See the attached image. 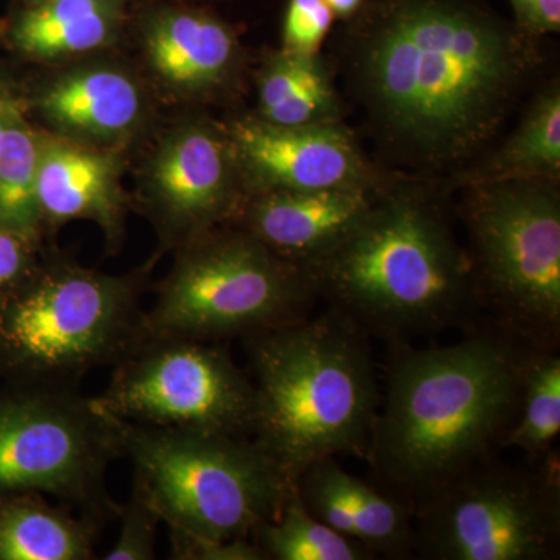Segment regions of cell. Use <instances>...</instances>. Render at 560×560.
<instances>
[{"mask_svg":"<svg viewBox=\"0 0 560 560\" xmlns=\"http://www.w3.org/2000/svg\"><path fill=\"white\" fill-rule=\"evenodd\" d=\"M158 260L108 275L47 243L0 300V372L18 385L80 388L90 372L116 368L149 338L142 300Z\"/></svg>","mask_w":560,"mask_h":560,"instance_id":"obj_5","label":"cell"},{"mask_svg":"<svg viewBox=\"0 0 560 560\" xmlns=\"http://www.w3.org/2000/svg\"><path fill=\"white\" fill-rule=\"evenodd\" d=\"M121 456L120 420L80 388L18 385L0 399V500L38 493L105 525L119 515L106 475Z\"/></svg>","mask_w":560,"mask_h":560,"instance_id":"obj_9","label":"cell"},{"mask_svg":"<svg viewBox=\"0 0 560 560\" xmlns=\"http://www.w3.org/2000/svg\"><path fill=\"white\" fill-rule=\"evenodd\" d=\"M246 197L264 191L377 189L390 173L361 149L345 120L279 127L254 113L223 119Z\"/></svg>","mask_w":560,"mask_h":560,"instance_id":"obj_15","label":"cell"},{"mask_svg":"<svg viewBox=\"0 0 560 560\" xmlns=\"http://www.w3.org/2000/svg\"><path fill=\"white\" fill-rule=\"evenodd\" d=\"M40 130L27 114L0 136V228L47 243L38 206Z\"/></svg>","mask_w":560,"mask_h":560,"instance_id":"obj_23","label":"cell"},{"mask_svg":"<svg viewBox=\"0 0 560 560\" xmlns=\"http://www.w3.org/2000/svg\"><path fill=\"white\" fill-rule=\"evenodd\" d=\"M259 119L279 127H307L345 120L335 73L323 54L265 49L250 70Z\"/></svg>","mask_w":560,"mask_h":560,"instance_id":"obj_21","label":"cell"},{"mask_svg":"<svg viewBox=\"0 0 560 560\" xmlns=\"http://www.w3.org/2000/svg\"><path fill=\"white\" fill-rule=\"evenodd\" d=\"M127 43L165 109L231 106L248 90V49L238 28L212 5L138 0Z\"/></svg>","mask_w":560,"mask_h":560,"instance_id":"obj_13","label":"cell"},{"mask_svg":"<svg viewBox=\"0 0 560 560\" xmlns=\"http://www.w3.org/2000/svg\"><path fill=\"white\" fill-rule=\"evenodd\" d=\"M40 130V128H39ZM131 154L98 149L40 130L38 206L47 241L70 221H92L101 228L106 250L117 254L132 210L124 175Z\"/></svg>","mask_w":560,"mask_h":560,"instance_id":"obj_16","label":"cell"},{"mask_svg":"<svg viewBox=\"0 0 560 560\" xmlns=\"http://www.w3.org/2000/svg\"><path fill=\"white\" fill-rule=\"evenodd\" d=\"M463 220L481 307L534 348L560 338V179L481 184Z\"/></svg>","mask_w":560,"mask_h":560,"instance_id":"obj_8","label":"cell"},{"mask_svg":"<svg viewBox=\"0 0 560 560\" xmlns=\"http://www.w3.org/2000/svg\"><path fill=\"white\" fill-rule=\"evenodd\" d=\"M28 119L49 135L132 154L165 113L132 58L120 50L40 68L22 81Z\"/></svg>","mask_w":560,"mask_h":560,"instance_id":"obj_14","label":"cell"},{"mask_svg":"<svg viewBox=\"0 0 560 560\" xmlns=\"http://www.w3.org/2000/svg\"><path fill=\"white\" fill-rule=\"evenodd\" d=\"M124 456L171 534L172 559L219 560L278 517L293 486L250 438L121 422Z\"/></svg>","mask_w":560,"mask_h":560,"instance_id":"obj_6","label":"cell"},{"mask_svg":"<svg viewBox=\"0 0 560 560\" xmlns=\"http://www.w3.org/2000/svg\"><path fill=\"white\" fill-rule=\"evenodd\" d=\"M540 40L478 0H366L338 57L372 130L420 176L492 147L544 65Z\"/></svg>","mask_w":560,"mask_h":560,"instance_id":"obj_1","label":"cell"},{"mask_svg":"<svg viewBox=\"0 0 560 560\" xmlns=\"http://www.w3.org/2000/svg\"><path fill=\"white\" fill-rule=\"evenodd\" d=\"M492 456L460 471L412 506L416 558L559 559L558 456L525 467Z\"/></svg>","mask_w":560,"mask_h":560,"instance_id":"obj_10","label":"cell"},{"mask_svg":"<svg viewBox=\"0 0 560 560\" xmlns=\"http://www.w3.org/2000/svg\"><path fill=\"white\" fill-rule=\"evenodd\" d=\"M560 179V83L537 88L521 121L499 145L447 176L445 191L508 180Z\"/></svg>","mask_w":560,"mask_h":560,"instance_id":"obj_20","label":"cell"},{"mask_svg":"<svg viewBox=\"0 0 560 560\" xmlns=\"http://www.w3.org/2000/svg\"><path fill=\"white\" fill-rule=\"evenodd\" d=\"M242 340L256 394L250 440L293 488L313 460L366 458L382 399L370 335L329 308Z\"/></svg>","mask_w":560,"mask_h":560,"instance_id":"obj_4","label":"cell"},{"mask_svg":"<svg viewBox=\"0 0 560 560\" xmlns=\"http://www.w3.org/2000/svg\"><path fill=\"white\" fill-rule=\"evenodd\" d=\"M560 433V357L556 350L534 349L523 381L517 418L501 448H517L529 463L555 455Z\"/></svg>","mask_w":560,"mask_h":560,"instance_id":"obj_24","label":"cell"},{"mask_svg":"<svg viewBox=\"0 0 560 560\" xmlns=\"http://www.w3.org/2000/svg\"><path fill=\"white\" fill-rule=\"evenodd\" d=\"M514 24L533 38L560 32V0H510Z\"/></svg>","mask_w":560,"mask_h":560,"instance_id":"obj_29","label":"cell"},{"mask_svg":"<svg viewBox=\"0 0 560 560\" xmlns=\"http://www.w3.org/2000/svg\"><path fill=\"white\" fill-rule=\"evenodd\" d=\"M113 370L106 389L92 396L110 418L161 429L253 434V382L220 342L149 337Z\"/></svg>","mask_w":560,"mask_h":560,"instance_id":"obj_12","label":"cell"},{"mask_svg":"<svg viewBox=\"0 0 560 560\" xmlns=\"http://www.w3.org/2000/svg\"><path fill=\"white\" fill-rule=\"evenodd\" d=\"M138 0H46L0 22V46L38 68L120 50Z\"/></svg>","mask_w":560,"mask_h":560,"instance_id":"obj_19","label":"cell"},{"mask_svg":"<svg viewBox=\"0 0 560 560\" xmlns=\"http://www.w3.org/2000/svg\"><path fill=\"white\" fill-rule=\"evenodd\" d=\"M445 194L436 180L390 173L360 223L302 268L315 296L390 345L471 326L481 301Z\"/></svg>","mask_w":560,"mask_h":560,"instance_id":"obj_3","label":"cell"},{"mask_svg":"<svg viewBox=\"0 0 560 560\" xmlns=\"http://www.w3.org/2000/svg\"><path fill=\"white\" fill-rule=\"evenodd\" d=\"M294 490L316 521L377 558L415 559L412 508L400 497L350 474L337 456L313 460Z\"/></svg>","mask_w":560,"mask_h":560,"instance_id":"obj_17","label":"cell"},{"mask_svg":"<svg viewBox=\"0 0 560 560\" xmlns=\"http://www.w3.org/2000/svg\"><path fill=\"white\" fill-rule=\"evenodd\" d=\"M47 243L0 228V300L32 275Z\"/></svg>","mask_w":560,"mask_h":560,"instance_id":"obj_28","label":"cell"},{"mask_svg":"<svg viewBox=\"0 0 560 560\" xmlns=\"http://www.w3.org/2000/svg\"><path fill=\"white\" fill-rule=\"evenodd\" d=\"M154 290L149 337L215 342L300 319L316 300L302 268L232 223L173 250L171 271Z\"/></svg>","mask_w":560,"mask_h":560,"instance_id":"obj_7","label":"cell"},{"mask_svg":"<svg viewBox=\"0 0 560 560\" xmlns=\"http://www.w3.org/2000/svg\"><path fill=\"white\" fill-rule=\"evenodd\" d=\"M190 2L206 3V5H212V3L226 2V0H190Z\"/></svg>","mask_w":560,"mask_h":560,"instance_id":"obj_33","label":"cell"},{"mask_svg":"<svg viewBox=\"0 0 560 560\" xmlns=\"http://www.w3.org/2000/svg\"><path fill=\"white\" fill-rule=\"evenodd\" d=\"M120 533L105 560H151L156 558L158 528L162 523L142 490L132 485L127 503L120 504Z\"/></svg>","mask_w":560,"mask_h":560,"instance_id":"obj_26","label":"cell"},{"mask_svg":"<svg viewBox=\"0 0 560 560\" xmlns=\"http://www.w3.org/2000/svg\"><path fill=\"white\" fill-rule=\"evenodd\" d=\"M103 523L38 493L0 500V560H90Z\"/></svg>","mask_w":560,"mask_h":560,"instance_id":"obj_22","label":"cell"},{"mask_svg":"<svg viewBox=\"0 0 560 560\" xmlns=\"http://www.w3.org/2000/svg\"><path fill=\"white\" fill-rule=\"evenodd\" d=\"M382 187L253 194L232 224L248 231L280 259L305 268L360 223Z\"/></svg>","mask_w":560,"mask_h":560,"instance_id":"obj_18","label":"cell"},{"mask_svg":"<svg viewBox=\"0 0 560 560\" xmlns=\"http://www.w3.org/2000/svg\"><path fill=\"white\" fill-rule=\"evenodd\" d=\"M130 165L132 210L156 232L158 257L232 223L246 200L226 124L209 110L165 109Z\"/></svg>","mask_w":560,"mask_h":560,"instance_id":"obj_11","label":"cell"},{"mask_svg":"<svg viewBox=\"0 0 560 560\" xmlns=\"http://www.w3.org/2000/svg\"><path fill=\"white\" fill-rule=\"evenodd\" d=\"M335 22L324 0H287L280 49L302 55L320 54Z\"/></svg>","mask_w":560,"mask_h":560,"instance_id":"obj_27","label":"cell"},{"mask_svg":"<svg viewBox=\"0 0 560 560\" xmlns=\"http://www.w3.org/2000/svg\"><path fill=\"white\" fill-rule=\"evenodd\" d=\"M329 5L331 13H334L335 21L348 22L355 18L363 9L366 0H324Z\"/></svg>","mask_w":560,"mask_h":560,"instance_id":"obj_31","label":"cell"},{"mask_svg":"<svg viewBox=\"0 0 560 560\" xmlns=\"http://www.w3.org/2000/svg\"><path fill=\"white\" fill-rule=\"evenodd\" d=\"M22 114H27L22 81L0 69V136Z\"/></svg>","mask_w":560,"mask_h":560,"instance_id":"obj_30","label":"cell"},{"mask_svg":"<svg viewBox=\"0 0 560 560\" xmlns=\"http://www.w3.org/2000/svg\"><path fill=\"white\" fill-rule=\"evenodd\" d=\"M265 560H372L366 548L324 525L302 506L291 490L282 511L260 522L250 534Z\"/></svg>","mask_w":560,"mask_h":560,"instance_id":"obj_25","label":"cell"},{"mask_svg":"<svg viewBox=\"0 0 560 560\" xmlns=\"http://www.w3.org/2000/svg\"><path fill=\"white\" fill-rule=\"evenodd\" d=\"M366 459L410 506L501 448L534 346L493 320L433 348L397 342Z\"/></svg>","mask_w":560,"mask_h":560,"instance_id":"obj_2","label":"cell"},{"mask_svg":"<svg viewBox=\"0 0 560 560\" xmlns=\"http://www.w3.org/2000/svg\"><path fill=\"white\" fill-rule=\"evenodd\" d=\"M46 2V0H18V5L21 7H33L39 5V3Z\"/></svg>","mask_w":560,"mask_h":560,"instance_id":"obj_32","label":"cell"}]
</instances>
